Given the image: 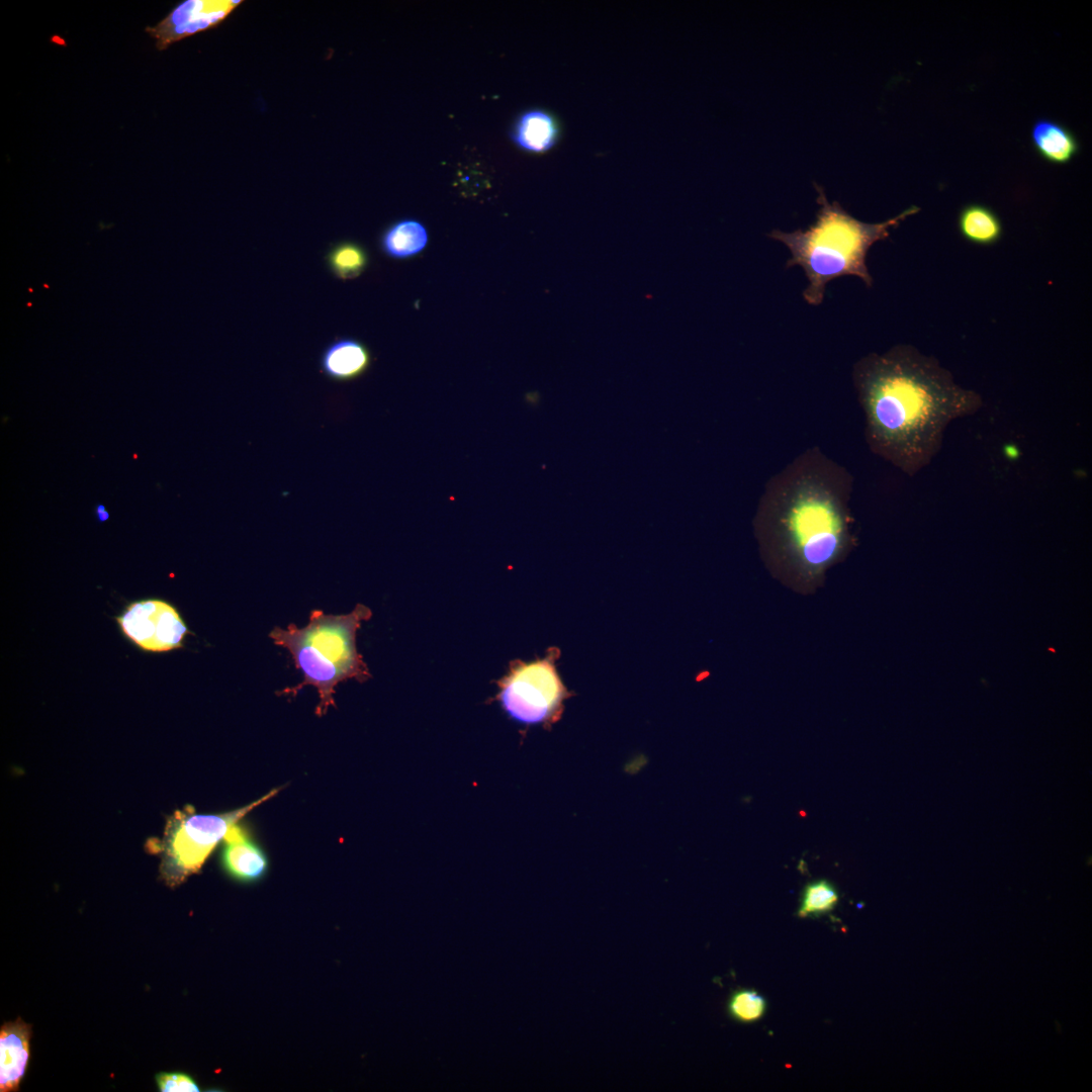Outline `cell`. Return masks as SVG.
Returning a JSON list of instances; mask_svg holds the SVG:
<instances>
[{
  "label": "cell",
  "mask_w": 1092,
  "mask_h": 1092,
  "mask_svg": "<svg viewBox=\"0 0 1092 1092\" xmlns=\"http://www.w3.org/2000/svg\"><path fill=\"white\" fill-rule=\"evenodd\" d=\"M157 1084L163 1092H197L198 1085L194 1080L183 1073H160L157 1075Z\"/></svg>",
  "instance_id": "d6986e66"
},
{
  "label": "cell",
  "mask_w": 1092,
  "mask_h": 1092,
  "mask_svg": "<svg viewBox=\"0 0 1092 1092\" xmlns=\"http://www.w3.org/2000/svg\"><path fill=\"white\" fill-rule=\"evenodd\" d=\"M29 1026L22 1020L7 1023L0 1032V1090L14 1091L29 1058Z\"/></svg>",
  "instance_id": "8fae6325"
},
{
  "label": "cell",
  "mask_w": 1092,
  "mask_h": 1092,
  "mask_svg": "<svg viewBox=\"0 0 1092 1092\" xmlns=\"http://www.w3.org/2000/svg\"><path fill=\"white\" fill-rule=\"evenodd\" d=\"M851 377L869 449L908 476L938 454L950 423L984 404L979 392L959 385L935 357L911 345L862 356Z\"/></svg>",
  "instance_id": "7a4b0ae2"
},
{
  "label": "cell",
  "mask_w": 1092,
  "mask_h": 1092,
  "mask_svg": "<svg viewBox=\"0 0 1092 1092\" xmlns=\"http://www.w3.org/2000/svg\"><path fill=\"white\" fill-rule=\"evenodd\" d=\"M242 0H187L178 4L157 25L147 27L162 51L173 42L220 23Z\"/></svg>",
  "instance_id": "ba28073f"
},
{
  "label": "cell",
  "mask_w": 1092,
  "mask_h": 1092,
  "mask_svg": "<svg viewBox=\"0 0 1092 1092\" xmlns=\"http://www.w3.org/2000/svg\"><path fill=\"white\" fill-rule=\"evenodd\" d=\"M372 616L371 610L358 604L344 615L310 612L306 626L289 624L285 629L275 627L269 637L275 645L285 648L303 680L281 694L295 695L305 686L316 689L320 702L315 714L322 717L330 707H336L335 688L341 681L356 679L363 682L371 677L368 666L357 650L356 636L362 623Z\"/></svg>",
  "instance_id": "277c9868"
},
{
  "label": "cell",
  "mask_w": 1092,
  "mask_h": 1092,
  "mask_svg": "<svg viewBox=\"0 0 1092 1092\" xmlns=\"http://www.w3.org/2000/svg\"><path fill=\"white\" fill-rule=\"evenodd\" d=\"M559 651L531 662L517 661L499 681V699L505 711L526 725L551 724L559 718L568 692L557 669Z\"/></svg>",
  "instance_id": "8992f818"
},
{
  "label": "cell",
  "mask_w": 1092,
  "mask_h": 1092,
  "mask_svg": "<svg viewBox=\"0 0 1092 1092\" xmlns=\"http://www.w3.org/2000/svg\"><path fill=\"white\" fill-rule=\"evenodd\" d=\"M958 228L965 240L980 246L996 244L1003 234L998 215L988 206L979 203L968 204L961 209Z\"/></svg>",
  "instance_id": "5bb4252c"
},
{
  "label": "cell",
  "mask_w": 1092,
  "mask_h": 1092,
  "mask_svg": "<svg viewBox=\"0 0 1092 1092\" xmlns=\"http://www.w3.org/2000/svg\"><path fill=\"white\" fill-rule=\"evenodd\" d=\"M728 1017L741 1024L759 1020L766 1009L765 999L753 989L732 990L725 1005Z\"/></svg>",
  "instance_id": "e0dca14e"
},
{
  "label": "cell",
  "mask_w": 1092,
  "mask_h": 1092,
  "mask_svg": "<svg viewBox=\"0 0 1092 1092\" xmlns=\"http://www.w3.org/2000/svg\"><path fill=\"white\" fill-rule=\"evenodd\" d=\"M562 127L558 117L542 107L522 111L511 130V139L518 149L536 155L552 150L560 141Z\"/></svg>",
  "instance_id": "30bf717a"
},
{
  "label": "cell",
  "mask_w": 1092,
  "mask_h": 1092,
  "mask_svg": "<svg viewBox=\"0 0 1092 1092\" xmlns=\"http://www.w3.org/2000/svg\"><path fill=\"white\" fill-rule=\"evenodd\" d=\"M838 900L837 890L828 881L809 883L804 888L798 915L805 918L825 914L835 908Z\"/></svg>",
  "instance_id": "ac0fdd59"
},
{
  "label": "cell",
  "mask_w": 1092,
  "mask_h": 1092,
  "mask_svg": "<svg viewBox=\"0 0 1092 1092\" xmlns=\"http://www.w3.org/2000/svg\"><path fill=\"white\" fill-rule=\"evenodd\" d=\"M94 514L96 519L101 523L109 519V513L107 512L106 508L101 504L95 507Z\"/></svg>",
  "instance_id": "ffe728a7"
},
{
  "label": "cell",
  "mask_w": 1092,
  "mask_h": 1092,
  "mask_svg": "<svg viewBox=\"0 0 1092 1092\" xmlns=\"http://www.w3.org/2000/svg\"><path fill=\"white\" fill-rule=\"evenodd\" d=\"M370 363L368 348L352 338L336 339L326 347L320 359L322 372L336 381H348L361 376Z\"/></svg>",
  "instance_id": "7c38bea8"
},
{
  "label": "cell",
  "mask_w": 1092,
  "mask_h": 1092,
  "mask_svg": "<svg viewBox=\"0 0 1092 1092\" xmlns=\"http://www.w3.org/2000/svg\"><path fill=\"white\" fill-rule=\"evenodd\" d=\"M329 271L338 279L348 280L359 276L367 267L369 258L359 244L344 241L332 246L325 257Z\"/></svg>",
  "instance_id": "2e32d148"
},
{
  "label": "cell",
  "mask_w": 1092,
  "mask_h": 1092,
  "mask_svg": "<svg viewBox=\"0 0 1092 1092\" xmlns=\"http://www.w3.org/2000/svg\"><path fill=\"white\" fill-rule=\"evenodd\" d=\"M814 185L819 205L815 222L806 230H772L767 236L789 249L788 268L800 266L804 270L808 285L803 298L817 306L823 301L827 284L838 277L856 276L872 287L874 279L867 265L870 249L888 239L892 229L920 208L912 205L885 221L864 222L849 214L838 201L829 202L823 188Z\"/></svg>",
  "instance_id": "3957f363"
},
{
  "label": "cell",
  "mask_w": 1092,
  "mask_h": 1092,
  "mask_svg": "<svg viewBox=\"0 0 1092 1092\" xmlns=\"http://www.w3.org/2000/svg\"><path fill=\"white\" fill-rule=\"evenodd\" d=\"M853 476L818 446L765 483L753 518L760 558L786 587L810 595L852 551Z\"/></svg>",
  "instance_id": "6da1fadb"
},
{
  "label": "cell",
  "mask_w": 1092,
  "mask_h": 1092,
  "mask_svg": "<svg viewBox=\"0 0 1092 1092\" xmlns=\"http://www.w3.org/2000/svg\"><path fill=\"white\" fill-rule=\"evenodd\" d=\"M429 236L425 225L415 219H401L389 225L381 236L383 253L394 259H405L422 252Z\"/></svg>",
  "instance_id": "9a60e30c"
},
{
  "label": "cell",
  "mask_w": 1092,
  "mask_h": 1092,
  "mask_svg": "<svg viewBox=\"0 0 1092 1092\" xmlns=\"http://www.w3.org/2000/svg\"><path fill=\"white\" fill-rule=\"evenodd\" d=\"M1030 136L1035 152L1051 164H1068L1080 151V144L1074 132L1053 119H1037L1032 124Z\"/></svg>",
  "instance_id": "4fadbf2b"
},
{
  "label": "cell",
  "mask_w": 1092,
  "mask_h": 1092,
  "mask_svg": "<svg viewBox=\"0 0 1092 1092\" xmlns=\"http://www.w3.org/2000/svg\"><path fill=\"white\" fill-rule=\"evenodd\" d=\"M279 791L273 789L246 806L219 814H199L190 805L176 810L168 818L163 838L155 848L162 854L161 871L166 882L176 886L198 872L232 826Z\"/></svg>",
  "instance_id": "5b68a950"
},
{
  "label": "cell",
  "mask_w": 1092,
  "mask_h": 1092,
  "mask_svg": "<svg viewBox=\"0 0 1092 1092\" xmlns=\"http://www.w3.org/2000/svg\"><path fill=\"white\" fill-rule=\"evenodd\" d=\"M116 621L126 638L151 652L181 648L189 633L176 608L159 599L131 603Z\"/></svg>",
  "instance_id": "52a82bcc"
},
{
  "label": "cell",
  "mask_w": 1092,
  "mask_h": 1092,
  "mask_svg": "<svg viewBox=\"0 0 1092 1092\" xmlns=\"http://www.w3.org/2000/svg\"><path fill=\"white\" fill-rule=\"evenodd\" d=\"M221 864L226 874L241 883H255L268 870V858L249 828L236 823L222 840Z\"/></svg>",
  "instance_id": "9c48e42d"
}]
</instances>
